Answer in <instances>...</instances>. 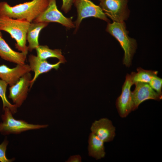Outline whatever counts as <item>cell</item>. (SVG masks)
<instances>
[{
    "instance_id": "obj_22",
    "label": "cell",
    "mask_w": 162,
    "mask_h": 162,
    "mask_svg": "<svg viewBox=\"0 0 162 162\" xmlns=\"http://www.w3.org/2000/svg\"><path fill=\"white\" fill-rule=\"evenodd\" d=\"M76 0H62V4L61 9L65 13H68Z\"/></svg>"
},
{
    "instance_id": "obj_2",
    "label": "cell",
    "mask_w": 162,
    "mask_h": 162,
    "mask_svg": "<svg viewBox=\"0 0 162 162\" xmlns=\"http://www.w3.org/2000/svg\"><path fill=\"white\" fill-rule=\"evenodd\" d=\"M124 22L113 21L112 23H108L106 31L119 42L124 52L123 63L126 67H129L136 52L137 44L136 40L129 37Z\"/></svg>"
},
{
    "instance_id": "obj_21",
    "label": "cell",
    "mask_w": 162,
    "mask_h": 162,
    "mask_svg": "<svg viewBox=\"0 0 162 162\" xmlns=\"http://www.w3.org/2000/svg\"><path fill=\"white\" fill-rule=\"evenodd\" d=\"M8 142V141L6 139H5L0 144V162H11L15 160L14 158L9 159L6 157V152Z\"/></svg>"
},
{
    "instance_id": "obj_14",
    "label": "cell",
    "mask_w": 162,
    "mask_h": 162,
    "mask_svg": "<svg viewBox=\"0 0 162 162\" xmlns=\"http://www.w3.org/2000/svg\"><path fill=\"white\" fill-rule=\"evenodd\" d=\"M0 31V57L3 59L17 64H24L26 55L12 50L3 38Z\"/></svg>"
},
{
    "instance_id": "obj_17",
    "label": "cell",
    "mask_w": 162,
    "mask_h": 162,
    "mask_svg": "<svg viewBox=\"0 0 162 162\" xmlns=\"http://www.w3.org/2000/svg\"><path fill=\"white\" fill-rule=\"evenodd\" d=\"M35 49L37 56L41 59L46 60L49 58H58L62 63L66 62L60 49H51L46 45H40Z\"/></svg>"
},
{
    "instance_id": "obj_6",
    "label": "cell",
    "mask_w": 162,
    "mask_h": 162,
    "mask_svg": "<svg viewBox=\"0 0 162 162\" xmlns=\"http://www.w3.org/2000/svg\"><path fill=\"white\" fill-rule=\"evenodd\" d=\"M74 4L77 12V19L75 23L76 32L82 20L88 17H94L108 23L110 22L100 6L95 4L90 0H76Z\"/></svg>"
},
{
    "instance_id": "obj_9",
    "label": "cell",
    "mask_w": 162,
    "mask_h": 162,
    "mask_svg": "<svg viewBox=\"0 0 162 162\" xmlns=\"http://www.w3.org/2000/svg\"><path fill=\"white\" fill-rule=\"evenodd\" d=\"M32 79L30 72L27 73L15 84L10 86L8 97L17 108L22 105L27 98Z\"/></svg>"
},
{
    "instance_id": "obj_20",
    "label": "cell",
    "mask_w": 162,
    "mask_h": 162,
    "mask_svg": "<svg viewBox=\"0 0 162 162\" xmlns=\"http://www.w3.org/2000/svg\"><path fill=\"white\" fill-rule=\"evenodd\" d=\"M150 86L159 94L162 96V79L157 76H154L148 83Z\"/></svg>"
},
{
    "instance_id": "obj_5",
    "label": "cell",
    "mask_w": 162,
    "mask_h": 162,
    "mask_svg": "<svg viewBox=\"0 0 162 162\" xmlns=\"http://www.w3.org/2000/svg\"><path fill=\"white\" fill-rule=\"evenodd\" d=\"M99 6L106 15L113 21L122 22L130 14L127 0H99Z\"/></svg>"
},
{
    "instance_id": "obj_4",
    "label": "cell",
    "mask_w": 162,
    "mask_h": 162,
    "mask_svg": "<svg viewBox=\"0 0 162 162\" xmlns=\"http://www.w3.org/2000/svg\"><path fill=\"white\" fill-rule=\"evenodd\" d=\"M4 113L2 115V122L0 123V133L2 135L19 134L30 130L47 128L48 124H34L28 123L22 120H16L13 117L10 109L5 107Z\"/></svg>"
},
{
    "instance_id": "obj_12",
    "label": "cell",
    "mask_w": 162,
    "mask_h": 162,
    "mask_svg": "<svg viewBox=\"0 0 162 162\" xmlns=\"http://www.w3.org/2000/svg\"><path fill=\"white\" fill-rule=\"evenodd\" d=\"M31 71L28 64H17L12 68L2 64L0 65V79L10 86L16 82L23 76Z\"/></svg>"
},
{
    "instance_id": "obj_18",
    "label": "cell",
    "mask_w": 162,
    "mask_h": 162,
    "mask_svg": "<svg viewBox=\"0 0 162 162\" xmlns=\"http://www.w3.org/2000/svg\"><path fill=\"white\" fill-rule=\"evenodd\" d=\"M137 72H133L130 74L133 84L136 82L149 83L152 78L157 75L158 72L151 70H146L141 67L136 69Z\"/></svg>"
},
{
    "instance_id": "obj_1",
    "label": "cell",
    "mask_w": 162,
    "mask_h": 162,
    "mask_svg": "<svg viewBox=\"0 0 162 162\" xmlns=\"http://www.w3.org/2000/svg\"><path fill=\"white\" fill-rule=\"evenodd\" d=\"M49 0H32L12 6L6 2H0V16L25 20L30 22L46 8Z\"/></svg>"
},
{
    "instance_id": "obj_8",
    "label": "cell",
    "mask_w": 162,
    "mask_h": 162,
    "mask_svg": "<svg viewBox=\"0 0 162 162\" xmlns=\"http://www.w3.org/2000/svg\"><path fill=\"white\" fill-rule=\"evenodd\" d=\"M133 85L131 75L127 74L122 86L121 93L116 102L118 113L122 118L126 117L133 111V104L131 91Z\"/></svg>"
},
{
    "instance_id": "obj_15",
    "label": "cell",
    "mask_w": 162,
    "mask_h": 162,
    "mask_svg": "<svg viewBox=\"0 0 162 162\" xmlns=\"http://www.w3.org/2000/svg\"><path fill=\"white\" fill-rule=\"evenodd\" d=\"M88 155L96 160L104 158L106 154L104 142L91 132L88 140Z\"/></svg>"
},
{
    "instance_id": "obj_16",
    "label": "cell",
    "mask_w": 162,
    "mask_h": 162,
    "mask_svg": "<svg viewBox=\"0 0 162 162\" xmlns=\"http://www.w3.org/2000/svg\"><path fill=\"white\" fill-rule=\"evenodd\" d=\"M49 23L46 22H31L28 29L26 40L28 45V51L31 52L39 45L38 37L40 31L46 27Z\"/></svg>"
},
{
    "instance_id": "obj_7",
    "label": "cell",
    "mask_w": 162,
    "mask_h": 162,
    "mask_svg": "<svg viewBox=\"0 0 162 162\" xmlns=\"http://www.w3.org/2000/svg\"><path fill=\"white\" fill-rule=\"evenodd\" d=\"M35 22H56L68 28L75 27L71 18L66 17L58 9L56 0H49L46 8L33 21Z\"/></svg>"
},
{
    "instance_id": "obj_10",
    "label": "cell",
    "mask_w": 162,
    "mask_h": 162,
    "mask_svg": "<svg viewBox=\"0 0 162 162\" xmlns=\"http://www.w3.org/2000/svg\"><path fill=\"white\" fill-rule=\"evenodd\" d=\"M134 84L135 87L131 92L133 101V111L137 109L139 105L148 100L159 101L162 98L160 95L154 91L148 83L136 82Z\"/></svg>"
},
{
    "instance_id": "obj_13",
    "label": "cell",
    "mask_w": 162,
    "mask_h": 162,
    "mask_svg": "<svg viewBox=\"0 0 162 162\" xmlns=\"http://www.w3.org/2000/svg\"><path fill=\"white\" fill-rule=\"evenodd\" d=\"M29 65L31 70L34 73V75L30 81V88L34 82L40 74L48 72L52 69L56 70L59 68L60 64L62 63L59 61L54 64L48 62L46 60L40 59L37 56L30 55L28 56Z\"/></svg>"
},
{
    "instance_id": "obj_11",
    "label": "cell",
    "mask_w": 162,
    "mask_h": 162,
    "mask_svg": "<svg viewBox=\"0 0 162 162\" xmlns=\"http://www.w3.org/2000/svg\"><path fill=\"white\" fill-rule=\"evenodd\" d=\"M91 132L104 142L112 141L116 136V128L112 121L106 118L95 120L90 128Z\"/></svg>"
},
{
    "instance_id": "obj_23",
    "label": "cell",
    "mask_w": 162,
    "mask_h": 162,
    "mask_svg": "<svg viewBox=\"0 0 162 162\" xmlns=\"http://www.w3.org/2000/svg\"><path fill=\"white\" fill-rule=\"evenodd\" d=\"M66 162H81L82 158L79 154L75 155L70 156L66 161Z\"/></svg>"
},
{
    "instance_id": "obj_3",
    "label": "cell",
    "mask_w": 162,
    "mask_h": 162,
    "mask_svg": "<svg viewBox=\"0 0 162 162\" xmlns=\"http://www.w3.org/2000/svg\"><path fill=\"white\" fill-rule=\"evenodd\" d=\"M30 23L24 20L0 16V31L9 33L12 38L16 41V48L26 55L28 51L26 45V36Z\"/></svg>"
},
{
    "instance_id": "obj_19",
    "label": "cell",
    "mask_w": 162,
    "mask_h": 162,
    "mask_svg": "<svg viewBox=\"0 0 162 162\" xmlns=\"http://www.w3.org/2000/svg\"><path fill=\"white\" fill-rule=\"evenodd\" d=\"M8 85L7 82L0 79V97L2 102L3 110L5 107H8L12 114H14L17 111V108L14 104H11L7 99L6 92Z\"/></svg>"
}]
</instances>
